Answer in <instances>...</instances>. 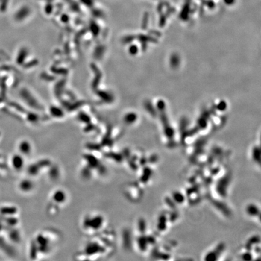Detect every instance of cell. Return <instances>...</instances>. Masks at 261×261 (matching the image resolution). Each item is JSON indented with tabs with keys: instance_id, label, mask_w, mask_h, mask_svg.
<instances>
[{
	"instance_id": "cell-7",
	"label": "cell",
	"mask_w": 261,
	"mask_h": 261,
	"mask_svg": "<svg viewBox=\"0 0 261 261\" xmlns=\"http://www.w3.org/2000/svg\"><path fill=\"white\" fill-rule=\"evenodd\" d=\"M257 208V207H256ZM256 208L255 206H253V205H250L248 207V213L250 215H256L257 213H255L256 212H257V209Z\"/></svg>"
},
{
	"instance_id": "cell-6",
	"label": "cell",
	"mask_w": 261,
	"mask_h": 261,
	"mask_svg": "<svg viewBox=\"0 0 261 261\" xmlns=\"http://www.w3.org/2000/svg\"><path fill=\"white\" fill-rule=\"evenodd\" d=\"M15 208L11 207H4L1 210V212L4 215H12L16 212V209Z\"/></svg>"
},
{
	"instance_id": "cell-3",
	"label": "cell",
	"mask_w": 261,
	"mask_h": 261,
	"mask_svg": "<svg viewBox=\"0 0 261 261\" xmlns=\"http://www.w3.org/2000/svg\"><path fill=\"white\" fill-rule=\"evenodd\" d=\"M24 156L21 154H16L12 156L11 159V163L13 168L16 171H21L25 164Z\"/></svg>"
},
{
	"instance_id": "cell-8",
	"label": "cell",
	"mask_w": 261,
	"mask_h": 261,
	"mask_svg": "<svg viewBox=\"0 0 261 261\" xmlns=\"http://www.w3.org/2000/svg\"><path fill=\"white\" fill-rule=\"evenodd\" d=\"M224 1L228 4H231L235 2V0H224Z\"/></svg>"
},
{
	"instance_id": "cell-2",
	"label": "cell",
	"mask_w": 261,
	"mask_h": 261,
	"mask_svg": "<svg viewBox=\"0 0 261 261\" xmlns=\"http://www.w3.org/2000/svg\"><path fill=\"white\" fill-rule=\"evenodd\" d=\"M51 200L55 204H62L67 201V195L63 190L58 189L52 193Z\"/></svg>"
},
{
	"instance_id": "cell-1",
	"label": "cell",
	"mask_w": 261,
	"mask_h": 261,
	"mask_svg": "<svg viewBox=\"0 0 261 261\" xmlns=\"http://www.w3.org/2000/svg\"><path fill=\"white\" fill-rule=\"evenodd\" d=\"M104 217L101 215L88 216L84 221V227L86 228L92 230H98L102 227Z\"/></svg>"
},
{
	"instance_id": "cell-4",
	"label": "cell",
	"mask_w": 261,
	"mask_h": 261,
	"mask_svg": "<svg viewBox=\"0 0 261 261\" xmlns=\"http://www.w3.org/2000/svg\"><path fill=\"white\" fill-rule=\"evenodd\" d=\"M34 184L31 180L25 179L21 181L19 184V188L20 190L24 192H28L34 189Z\"/></svg>"
},
{
	"instance_id": "cell-5",
	"label": "cell",
	"mask_w": 261,
	"mask_h": 261,
	"mask_svg": "<svg viewBox=\"0 0 261 261\" xmlns=\"http://www.w3.org/2000/svg\"><path fill=\"white\" fill-rule=\"evenodd\" d=\"M18 149L19 154L23 156L30 155L32 151L31 145L26 141L22 142L19 145Z\"/></svg>"
}]
</instances>
